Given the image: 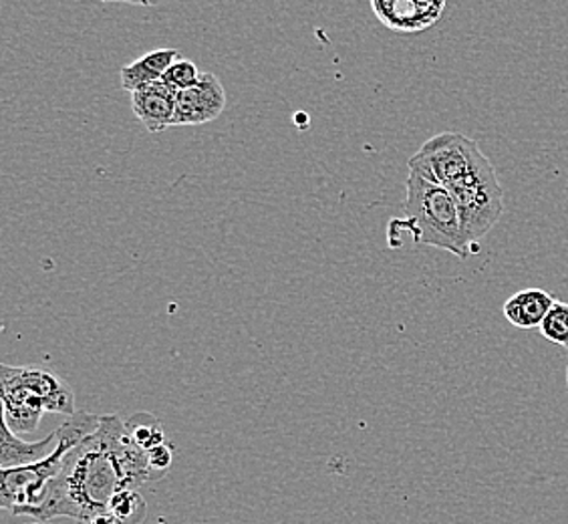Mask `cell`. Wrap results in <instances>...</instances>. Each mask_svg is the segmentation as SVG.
<instances>
[{"label": "cell", "instance_id": "1", "mask_svg": "<svg viewBox=\"0 0 568 524\" xmlns=\"http://www.w3.org/2000/svg\"><path fill=\"white\" fill-rule=\"evenodd\" d=\"M123 488L128 486L120 462L111 449L110 437L99 424L93 436L71 450L63 470L49 482L43 501L22 511L21 516H33L39 523H49L57 516L79 521L108 511L113 494Z\"/></svg>", "mask_w": 568, "mask_h": 524}, {"label": "cell", "instance_id": "2", "mask_svg": "<svg viewBox=\"0 0 568 524\" xmlns=\"http://www.w3.org/2000/svg\"><path fill=\"white\" fill-rule=\"evenodd\" d=\"M99 424H101V415L77 412L57 427L55 450L47 458L29 466L2 468L0 506L4 511H12V514L21 516L22 511L41 503L47 494L49 482L63 470L71 450H75L89 436H93L98 432Z\"/></svg>", "mask_w": 568, "mask_h": 524}, {"label": "cell", "instance_id": "3", "mask_svg": "<svg viewBox=\"0 0 568 524\" xmlns=\"http://www.w3.org/2000/svg\"><path fill=\"white\" fill-rule=\"evenodd\" d=\"M405 222L416 244L436 246L468 259L474 249L462 232L459 212L448 188L409 172L405 184Z\"/></svg>", "mask_w": 568, "mask_h": 524}, {"label": "cell", "instance_id": "4", "mask_svg": "<svg viewBox=\"0 0 568 524\" xmlns=\"http://www.w3.org/2000/svg\"><path fill=\"white\" fill-rule=\"evenodd\" d=\"M448 190L458 206L462 232L471 249H476L504 212V188L488 155L481 152L476 164Z\"/></svg>", "mask_w": 568, "mask_h": 524}, {"label": "cell", "instance_id": "5", "mask_svg": "<svg viewBox=\"0 0 568 524\" xmlns=\"http://www.w3.org/2000/svg\"><path fill=\"white\" fill-rule=\"evenodd\" d=\"M480 153V145L476 140L456 131H444L429 138L412 155L407 165L409 172L419 174L434 184L448 188L476 164Z\"/></svg>", "mask_w": 568, "mask_h": 524}, {"label": "cell", "instance_id": "6", "mask_svg": "<svg viewBox=\"0 0 568 524\" xmlns=\"http://www.w3.org/2000/svg\"><path fill=\"white\" fill-rule=\"evenodd\" d=\"M0 400L2 424L11 427L17 436L34 432L47 414L43 397L24 377L22 367H11L7 363L0 367Z\"/></svg>", "mask_w": 568, "mask_h": 524}, {"label": "cell", "instance_id": "7", "mask_svg": "<svg viewBox=\"0 0 568 524\" xmlns=\"http://www.w3.org/2000/svg\"><path fill=\"white\" fill-rule=\"evenodd\" d=\"M226 110V89L214 73H202L194 88L175 98L174 125H202L219 120Z\"/></svg>", "mask_w": 568, "mask_h": 524}, {"label": "cell", "instance_id": "8", "mask_svg": "<svg viewBox=\"0 0 568 524\" xmlns=\"http://www.w3.org/2000/svg\"><path fill=\"white\" fill-rule=\"evenodd\" d=\"M385 27L399 33H417L442 17L446 0H372Z\"/></svg>", "mask_w": 568, "mask_h": 524}, {"label": "cell", "instance_id": "9", "mask_svg": "<svg viewBox=\"0 0 568 524\" xmlns=\"http://www.w3.org/2000/svg\"><path fill=\"white\" fill-rule=\"evenodd\" d=\"M174 89L164 81H153L150 85L135 89L132 93V110L150 133H162L174 125Z\"/></svg>", "mask_w": 568, "mask_h": 524}, {"label": "cell", "instance_id": "10", "mask_svg": "<svg viewBox=\"0 0 568 524\" xmlns=\"http://www.w3.org/2000/svg\"><path fill=\"white\" fill-rule=\"evenodd\" d=\"M552 305H555V299L547 291L525 289L504 303L503 313L510 325L528 331L542 325Z\"/></svg>", "mask_w": 568, "mask_h": 524}, {"label": "cell", "instance_id": "11", "mask_svg": "<svg viewBox=\"0 0 568 524\" xmlns=\"http://www.w3.org/2000/svg\"><path fill=\"white\" fill-rule=\"evenodd\" d=\"M57 444V430L53 434L39 440V442H24L12 432L11 427L2 424V437H0V464L2 468H17L29 466L34 462L47 458Z\"/></svg>", "mask_w": 568, "mask_h": 524}, {"label": "cell", "instance_id": "12", "mask_svg": "<svg viewBox=\"0 0 568 524\" xmlns=\"http://www.w3.org/2000/svg\"><path fill=\"white\" fill-rule=\"evenodd\" d=\"M175 59H180V53L175 49H158L152 53H145L130 66L121 67V88L133 93L135 89L150 85L153 81H162L165 71L172 67Z\"/></svg>", "mask_w": 568, "mask_h": 524}, {"label": "cell", "instance_id": "13", "mask_svg": "<svg viewBox=\"0 0 568 524\" xmlns=\"http://www.w3.org/2000/svg\"><path fill=\"white\" fill-rule=\"evenodd\" d=\"M22 372L37 393L43 397L49 414H63L67 417L77 414L75 393L59 375L37 367H22Z\"/></svg>", "mask_w": 568, "mask_h": 524}, {"label": "cell", "instance_id": "14", "mask_svg": "<svg viewBox=\"0 0 568 524\" xmlns=\"http://www.w3.org/2000/svg\"><path fill=\"white\" fill-rule=\"evenodd\" d=\"M108 511L120 524H142L148 516V504L135 488H123L113 494Z\"/></svg>", "mask_w": 568, "mask_h": 524}, {"label": "cell", "instance_id": "15", "mask_svg": "<svg viewBox=\"0 0 568 524\" xmlns=\"http://www.w3.org/2000/svg\"><path fill=\"white\" fill-rule=\"evenodd\" d=\"M128 432L132 436L133 442L143 450V452H150L155 446H162L165 442L164 430L162 424L155 415L148 414V412H140V414H133L128 422Z\"/></svg>", "mask_w": 568, "mask_h": 524}, {"label": "cell", "instance_id": "16", "mask_svg": "<svg viewBox=\"0 0 568 524\" xmlns=\"http://www.w3.org/2000/svg\"><path fill=\"white\" fill-rule=\"evenodd\" d=\"M538 329L542 337L548 339L550 343L568 350V303L555 301V305L550 306L547 318Z\"/></svg>", "mask_w": 568, "mask_h": 524}, {"label": "cell", "instance_id": "17", "mask_svg": "<svg viewBox=\"0 0 568 524\" xmlns=\"http://www.w3.org/2000/svg\"><path fill=\"white\" fill-rule=\"evenodd\" d=\"M202 77V71L197 69L196 63L187 61V59H175L172 67L165 71L164 81L165 85L174 89L175 93L184 91V89L194 88Z\"/></svg>", "mask_w": 568, "mask_h": 524}, {"label": "cell", "instance_id": "18", "mask_svg": "<svg viewBox=\"0 0 568 524\" xmlns=\"http://www.w3.org/2000/svg\"><path fill=\"white\" fill-rule=\"evenodd\" d=\"M148 458H150V466H152L155 478L160 481V478H164L168 470L172 466V462H174V449L168 442H164L162 446L150 450Z\"/></svg>", "mask_w": 568, "mask_h": 524}, {"label": "cell", "instance_id": "19", "mask_svg": "<svg viewBox=\"0 0 568 524\" xmlns=\"http://www.w3.org/2000/svg\"><path fill=\"white\" fill-rule=\"evenodd\" d=\"M77 524H120L118 523V518L110 513V511H101V513L89 514V516H83V518H79Z\"/></svg>", "mask_w": 568, "mask_h": 524}, {"label": "cell", "instance_id": "20", "mask_svg": "<svg viewBox=\"0 0 568 524\" xmlns=\"http://www.w3.org/2000/svg\"><path fill=\"white\" fill-rule=\"evenodd\" d=\"M160 2H162V0H133V4H135V7H148V9H150V7H155V4H160Z\"/></svg>", "mask_w": 568, "mask_h": 524}, {"label": "cell", "instance_id": "21", "mask_svg": "<svg viewBox=\"0 0 568 524\" xmlns=\"http://www.w3.org/2000/svg\"><path fill=\"white\" fill-rule=\"evenodd\" d=\"M101 2H125V4H133V0H101Z\"/></svg>", "mask_w": 568, "mask_h": 524}, {"label": "cell", "instance_id": "22", "mask_svg": "<svg viewBox=\"0 0 568 524\" xmlns=\"http://www.w3.org/2000/svg\"><path fill=\"white\" fill-rule=\"evenodd\" d=\"M31 524H44V523H39V521H34V523H31Z\"/></svg>", "mask_w": 568, "mask_h": 524}, {"label": "cell", "instance_id": "23", "mask_svg": "<svg viewBox=\"0 0 568 524\" xmlns=\"http://www.w3.org/2000/svg\"><path fill=\"white\" fill-rule=\"evenodd\" d=\"M567 385H568V363H567Z\"/></svg>", "mask_w": 568, "mask_h": 524}]
</instances>
